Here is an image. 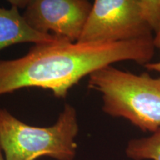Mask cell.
<instances>
[{
  "mask_svg": "<svg viewBox=\"0 0 160 160\" xmlns=\"http://www.w3.org/2000/svg\"><path fill=\"white\" fill-rule=\"evenodd\" d=\"M88 87L101 93L102 111L121 117L142 131L160 128V77L124 71L112 65L91 73Z\"/></svg>",
  "mask_w": 160,
  "mask_h": 160,
  "instance_id": "obj_2",
  "label": "cell"
},
{
  "mask_svg": "<svg viewBox=\"0 0 160 160\" xmlns=\"http://www.w3.org/2000/svg\"><path fill=\"white\" fill-rule=\"evenodd\" d=\"M153 43L155 49H157L160 54V23L158 30L155 33V37L153 38Z\"/></svg>",
  "mask_w": 160,
  "mask_h": 160,
  "instance_id": "obj_8",
  "label": "cell"
},
{
  "mask_svg": "<svg viewBox=\"0 0 160 160\" xmlns=\"http://www.w3.org/2000/svg\"><path fill=\"white\" fill-rule=\"evenodd\" d=\"M24 8L22 17L30 27L43 34H52L71 42L79 40L92 8L87 0L10 1Z\"/></svg>",
  "mask_w": 160,
  "mask_h": 160,
  "instance_id": "obj_5",
  "label": "cell"
},
{
  "mask_svg": "<svg viewBox=\"0 0 160 160\" xmlns=\"http://www.w3.org/2000/svg\"><path fill=\"white\" fill-rule=\"evenodd\" d=\"M125 153L133 160H160V128L149 137L130 140Z\"/></svg>",
  "mask_w": 160,
  "mask_h": 160,
  "instance_id": "obj_7",
  "label": "cell"
},
{
  "mask_svg": "<svg viewBox=\"0 0 160 160\" xmlns=\"http://www.w3.org/2000/svg\"><path fill=\"white\" fill-rule=\"evenodd\" d=\"M141 0H96L78 42H117L152 37Z\"/></svg>",
  "mask_w": 160,
  "mask_h": 160,
  "instance_id": "obj_4",
  "label": "cell"
},
{
  "mask_svg": "<svg viewBox=\"0 0 160 160\" xmlns=\"http://www.w3.org/2000/svg\"><path fill=\"white\" fill-rule=\"evenodd\" d=\"M145 66L149 71H155L160 73V61L157 62H150Z\"/></svg>",
  "mask_w": 160,
  "mask_h": 160,
  "instance_id": "obj_9",
  "label": "cell"
},
{
  "mask_svg": "<svg viewBox=\"0 0 160 160\" xmlns=\"http://www.w3.org/2000/svg\"><path fill=\"white\" fill-rule=\"evenodd\" d=\"M79 133L77 110L66 103L56 123L49 127L27 125L0 108V148L5 160H36L48 157L73 160Z\"/></svg>",
  "mask_w": 160,
  "mask_h": 160,
  "instance_id": "obj_3",
  "label": "cell"
},
{
  "mask_svg": "<svg viewBox=\"0 0 160 160\" xmlns=\"http://www.w3.org/2000/svg\"><path fill=\"white\" fill-rule=\"evenodd\" d=\"M60 38L40 33L31 28L16 5H11L9 9L0 8V51L19 43L37 45L52 42Z\"/></svg>",
  "mask_w": 160,
  "mask_h": 160,
  "instance_id": "obj_6",
  "label": "cell"
},
{
  "mask_svg": "<svg viewBox=\"0 0 160 160\" xmlns=\"http://www.w3.org/2000/svg\"><path fill=\"white\" fill-rule=\"evenodd\" d=\"M154 53L152 37L90 43L58 39L37 44L23 57L0 60V96L25 88H39L63 99L73 86L93 72L122 61L145 65Z\"/></svg>",
  "mask_w": 160,
  "mask_h": 160,
  "instance_id": "obj_1",
  "label": "cell"
},
{
  "mask_svg": "<svg viewBox=\"0 0 160 160\" xmlns=\"http://www.w3.org/2000/svg\"><path fill=\"white\" fill-rule=\"evenodd\" d=\"M0 160H5V157H4L3 152L2 151L1 148H0Z\"/></svg>",
  "mask_w": 160,
  "mask_h": 160,
  "instance_id": "obj_10",
  "label": "cell"
}]
</instances>
